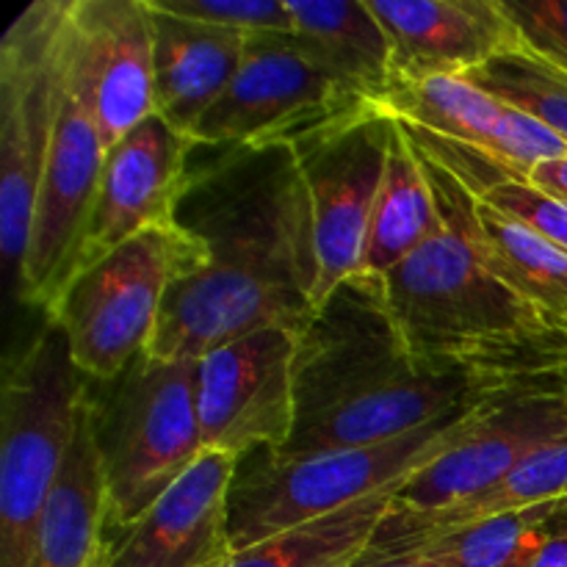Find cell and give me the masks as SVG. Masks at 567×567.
Listing matches in <instances>:
<instances>
[{
	"instance_id": "obj_23",
	"label": "cell",
	"mask_w": 567,
	"mask_h": 567,
	"mask_svg": "<svg viewBox=\"0 0 567 567\" xmlns=\"http://www.w3.org/2000/svg\"><path fill=\"white\" fill-rule=\"evenodd\" d=\"M474 236L482 258L498 280L507 282L548 321L567 330V252L546 241L524 221L476 205Z\"/></svg>"
},
{
	"instance_id": "obj_15",
	"label": "cell",
	"mask_w": 567,
	"mask_h": 567,
	"mask_svg": "<svg viewBox=\"0 0 567 567\" xmlns=\"http://www.w3.org/2000/svg\"><path fill=\"white\" fill-rule=\"evenodd\" d=\"M70 33L105 150L155 114L147 0H70Z\"/></svg>"
},
{
	"instance_id": "obj_24",
	"label": "cell",
	"mask_w": 567,
	"mask_h": 567,
	"mask_svg": "<svg viewBox=\"0 0 567 567\" xmlns=\"http://www.w3.org/2000/svg\"><path fill=\"white\" fill-rule=\"evenodd\" d=\"M396 491L374 493L363 502L266 537L238 551L227 567H354L391 513Z\"/></svg>"
},
{
	"instance_id": "obj_8",
	"label": "cell",
	"mask_w": 567,
	"mask_h": 567,
	"mask_svg": "<svg viewBox=\"0 0 567 567\" xmlns=\"http://www.w3.org/2000/svg\"><path fill=\"white\" fill-rule=\"evenodd\" d=\"M70 61V0H33L0 37V247L20 275Z\"/></svg>"
},
{
	"instance_id": "obj_5",
	"label": "cell",
	"mask_w": 567,
	"mask_h": 567,
	"mask_svg": "<svg viewBox=\"0 0 567 567\" xmlns=\"http://www.w3.org/2000/svg\"><path fill=\"white\" fill-rule=\"evenodd\" d=\"M197 360L138 354L97 399L94 410L100 463L109 496V535L136 524L199 460Z\"/></svg>"
},
{
	"instance_id": "obj_10",
	"label": "cell",
	"mask_w": 567,
	"mask_h": 567,
	"mask_svg": "<svg viewBox=\"0 0 567 567\" xmlns=\"http://www.w3.org/2000/svg\"><path fill=\"white\" fill-rule=\"evenodd\" d=\"M105 153L109 150L100 138L70 33L64 97H61L59 122H55L48 166L39 186L31 244L17 275V291L22 302L44 313L53 308L66 282L72 280L94 197H97Z\"/></svg>"
},
{
	"instance_id": "obj_20",
	"label": "cell",
	"mask_w": 567,
	"mask_h": 567,
	"mask_svg": "<svg viewBox=\"0 0 567 567\" xmlns=\"http://www.w3.org/2000/svg\"><path fill=\"white\" fill-rule=\"evenodd\" d=\"M557 498H567V441L529 454L502 482L465 502L430 509V513H399L391 504V513L385 515L369 551L358 565L393 563L449 532L465 529L496 515L518 513L535 504L557 502Z\"/></svg>"
},
{
	"instance_id": "obj_16",
	"label": "cell",
	"mask_w": 567,
	"mask_h": 567,
	"mask_svg": "<svg viewBox=\"0 0 567 567\" xmlns=\"http://www.w3.org/2000/svg\"><path fill=\"white\" fill-rule=\"evenodd\" d=\"M241 460L203 452L197 463L127 529L109 537L105 567H227L230 491Z\"/></svg>"
},
{
	"instance_id": "obj_32",
	"label": "cell",
	"mask_w": 567,
	"mask_h": 567,
	"mask_svg": "<svg viewBox=\"0 0 567 567\" xmlns=\"http://www.w3.org/2000/svg\"><path fill=\"white\" fill-rule=\"evenodd\" d=\"M532 186H537L540 192L551 194V197H559L567 203V158L548 161V164L537 166L529 175Z\"/></svg>"
},
{
	"instance_id": "obj_27",
	"label": "cell",
	"mask_w": 567,
	"mask_h": 567,
	"mask_svg": "<svg viewBox=\"0 0 567 567\" xmlns=\"http://www.w3.org/2000/svg\"><path fill=\"white\" fill-rule=\"evenodd\" d=\"M465 78L502 105H513L535 116L537 122L567 138V72L537 55L535 50L520 48L504 53L471 70Z\"/></svg>"
},
{
	"instance_id": "obj_6",
	"label": "cell",
	"mask_w": 567,
	"mask_h": 567,
	"mask_svg": "<svg viewBox=\"0 0 567 567\" xmlns=\"http://www.w3.org/2000/svg\"><path fill=\"white\" fill-rule=\"evenodd\" d=\"M89 380L53 321L6 360L0 408V567H28L39 515L59 480Z\"/></svg>"
},
{
	"instance_id": "obj_34",
	"label": "cell",
	"mask_w": 567,
	"mask_h": 567,
	"mask_svg": "<svg viewBox=\"0 0 567 567\" xmlns=\"http://www.w3.org/2000/svg\"><path fill=\"white\" fill-rule=\"evenodd\" d=\"M354 567H437L424 559H396V563H377V565H354Z\"/></svg>"
},
{
	"instance_id": "obj_1",
	"label": "cell",
	"mask_w": 567,
	"mask_h": 567,
	"mask_svg": "<svg viewBox=\"0 0 567 567\" xmlns=\"http://www.w3.org/2000/svg\"><path fill=\"white\" fill-rule=\"evenodd\" d=\"M175 225L205 266L169 288L147 354L199 360L266 327L302 332L316 313L313 208L293 147H199Z\"/></svg>"
},
{
	"instance_id": "obj_3",
	"label": "cell",
	"mask_w": 567,
	"mask_h": 567,
	"mask_svg": "<svg viewBox=\"0 0 567 567\" xmlns=\"http://www.w3.org/2000/svg\"><path fill=\"white\" fill-rule=\"evenodd\" d=\"M421 161L443 230L385 275L388 302L410 349L426 363L507 382L567 377V330L498 280L476 247L480 199L430 155L421 153Z\"/></svg>"
},
{
	"instance_id": "obj_14",
	"label": "cell",
	"mask_w": 567,
	"mask_h": 567,
	"mask_svg": "<svg viewBox=\"0 0 567 567\" xmlns=\"http://www.w3.org/2000/svg\"><path fill=\"white\" fill-rule=\"evenodd\" d=\"M194 150L197 142L192 136L153 114L105 153L97 197L72 277L138 233L175 225V208Z\"/></svg>"
},
{
	"instance_id": "obj_2",
	"label": "cell",
	"mask_w": 567,
	"mask_h": 567,
	"mask_svg": "<svg viewBox=\"0 0 567 567\" xmlns=\"http://www.w3.org/2000/svg\"><path fill=\"white\" fill-rule=\"evenodd\" d=\"M515 385L524 382L421 360L393 316L385 277L358 271L299 332L293 435L280 454H269L288 463L393 441Z\"/></svg>"
},
{
	"instance_id": "obj_18",
	"label": "cell",
	"mask_w": 567,
	"mask_h": 567,
	"mask_svg": "<svg viewBox=\"0 0 567 567\" xmlns=\"http://www.w3.org/2000/svg\"><path fill=\"white\" fill-rule=\"evenodd\" d=\"M109 496L94 435L92 393L78 410L75 437L39 515L28 567H105Z\"/></svg>"
},
{
	"instance_id": "obj_26",
	"label": "cell",
	"mask_w": 567,
	"mask_h": 567,
	"mask_svg": "<svg viewBox=\"0 0 567 567\" xmlns=\"http://www.w3.org/2000/svg\"><path fill=\"white\" fill-rule=\"evenodd\" d=\"M380 111L415 131L487 147L502 122L504 105L465 75H435L413 83H393Z\"/></svg>"
},
{
	"instance_id": "obj_21",
	"label": "cell",
	"mask_w": 567,
	"mask_h": 567,
	"mask_svg": "<svg viewBox=\"0 0 567 567\" xmlns=\"http://www.w3.org/2000/svg\"><path fill=\"white\" fill-rule=\"evenodd\" d=\"M293 37L352 92L380 105L393 83V50L369 0H286Z\"/></svg>"
},
{
	"instance_id": "obj_12",
	"label": "cell",
	"mask_w": 567,
	"mask_h": 567,
	"mask_svg": "<svg viewBox=\"0 0 567 567\" xmlns=\"http://www.w3.org/2000/svg\"><path fill=\"white\" fill-rule=\"evenodd\" d=\"M297 332L266 327L197 360V419L205 452L244 460L280 454L297 421Z\"/></svg>"
},
{
	"instance_id": "obj_19",
	"label": "cell",
	"mask_w": 567,
	"mask_h": 567,
	"mask_svg": "<svg viewBox=\"0 0 567 567\" xmlns=\"http://www.w3.org/2000/svg\"><path fill=\"white\" fill-rule=\"evenodd\" d=\"M147 9L155 31V114L188 136L241 70L249 33Z\"/></svg>"
},
{
	"instance_id": "obj_30",
	"label": "cell",
	"mask_w": 567,
	"mask_h": 567,
	"mask_svg": "<svg viewBox=\"0 0 567 567\" xmlns=\"http://www.w3.org/2000/svg\"><path fill=\"white\" fill-rule=\"evenodd\" d=\"M480 203L524 221L529 230L543 236L546 241L557 244L567 252V203L551 194L540 192L529 181H513L487 192Z\"/></svg>"
},
{
	"instance_id": "obj_13",
	"label": "cell",
	"mask_w": 567,
	"mask_h": 567,
	"mask_svg": "<svg viewBox=\"0 0 567 567\" xmlns=\"http://www.w3.org/2000/svg\"><path fill=\"white\" fill-rule=\"evenodd\" d=\"M559 441H567V377L509 388L452 449L399 485L393 509L430 513L480 496Z\"/></svg>"
},
{
	"instance_id": "obj_22",
	"label": "cell",
	"mask_w": 567,
	"mask_h": 567,
	"mask_svg": "<svg viewBox=\"0 0 567 567\" xmlns=\"http://www.w3.org/2000/svg\"><path fill=\"white\" fill-rule=\"evenodd\" d=\"M441 230L443 216L424 161L396 122L360 271L385 277Z\"/></svg>"
},
{
	"instance_id": "obj_28",
	"label": "cell",
	"mask_w": 567,
	"mask_h": 567,
	"mask_svg": "<svg viewBox=\"0 0 567 567\" xmlns=\"http://www.w3.org/2000/svg\"><path fill=\"white\" fill-rule=\"evenodd\" d=\"M177 20L241 33H293L286 0H147Z\"/></svg>"
},
{
	"instance_id": "obj_31",
	"label": "cell",
	"mask_w": 567,
	"mask_h": 567,
	"mask_svg": "<svg viewBox=\"0 0 567 567\" xmlns=\"http://www.w3.org/2000/svg\"><path fill=\"white\" fill-rule=\"evenodd\" d=\"M524 44L567 72V0H502Z\"/></svg>"
},
{
	"instance_id": "obj_9",
	"label": "cell",
	"mask_w": 567,
	"mask_h": 567,
	"mask_svg": "<svg viewBox=\"0 0 567 567\" xmlns=\"http://www.w3.org/2000/svg\"><path fill=\"white\" fill-rule=\"evenodd\" d=\"M380 105L338 81L293 33H249L241 70L188 136L199 147H297Z\"/></svg>"
},
{
	"instance_id": "obj_17",
	"label": "cell",
	"mask_w": 567,
	"mask_h": 567,
	"mask_svg": "<svg viewBox=\"0 0 567 567\" xmlns=\"http://www.w3.org/2000/svg\"><path fill=\"white\" fill-rule=\"evenodd\" d=\"M369 6L391 39L393 83L468 75L526 48L502 0H369Z\"/></svg>"
},
{
	"instance_id": "obj_7",
	"label": "cell",
	"mask_w": 567,
	"mask_h": 567,
	"mask_svg": "<svg viewBox=\"0 0 567 567\" xmlns=\"http://www.w3.org/2000/svg\"><path fill=\"white\" fill-rule=\"evenodd\" d=\"M203 266V244L188 233L150 227L72 277L44 316L64 330L78 371L105 385L147 352L169 288Z\"/></svg>"
},
{
	"instance_id": "obj_33",
	"label": "cell",
	"mask_w": 567,
	"mask_h": 567,
	"mask_svg": "<svg viewBox=\"0 0 567 567\" xmlns=\"http://www.w3.org/2000/svg\"><path fill=\"white\" fill-rule=\"evenodd\" d=\"M526 567H567V532L548 540Z\"/></svg>"
},
{
	"instance_id": "obj_4",
	"label": "cell",
	"mask_w": 567,
	"mask_h": 567,
	"mask_svg": "<svg viewBox=\"0 0 567 567\" xmlns=\"http://www.w3.org/2000/svg\"><path fill=\"white\" fill-rule=\"evenodd\" d=\"M498 396L371 446L336 449L288 463L275 460L266 449L249 454L238 465L230 491L233 551L404 485L437 454L452 449Z\"/></svg>"
},
{
	"instance_id": "obj_25",
	"label": "cell",
	"mask_w": 567,
	"mask_h": 567,
	"mask_svg": "<svg viewBox=\"0 0 567 567\" xmlns=\"http://www.w3.org/2000/svg\"><path fill=\"white\" fill-rule=\"evenodd\" d=\"M563 532H567V498H557L449 532L402 559H424L437 567H526Z\"/></svg>"
},
{
	"instance_id": "obj_11",
	"label": "cell",
	"mask_w": 567,
	"mask_h": 567,
	"mask_svg": "<svg viewBox=\"0 0 567 567\" xmlns=\"http://www.w3.org/2000/svg\"><path fill=\"white\" fill-rule=\"evenodd\" d=\"M393 127V116L371 109L293 147L313 208L319 255L316 310L347 277L363 269L365 241L385 177Z\"/></svg>"
},
{
	"instance_id": "obj_29",
	"label": "cell",
	"mask_w": 567,
	"mask_h": 567,
	"mask_svg": "<svg viewBox=\"0 0 567 567\" xmlns=\"http://www.w3.org/2000/svg\"><path fill=\"white\" fill-rule=\"evenodd\" d=\"M485 150L504 161L509 169L518 172L524 181H529L537 166L567 158V138L537 122L535 116L524 114L513 105H504L502 122Z\"/></svg>"
}]
</instances>
